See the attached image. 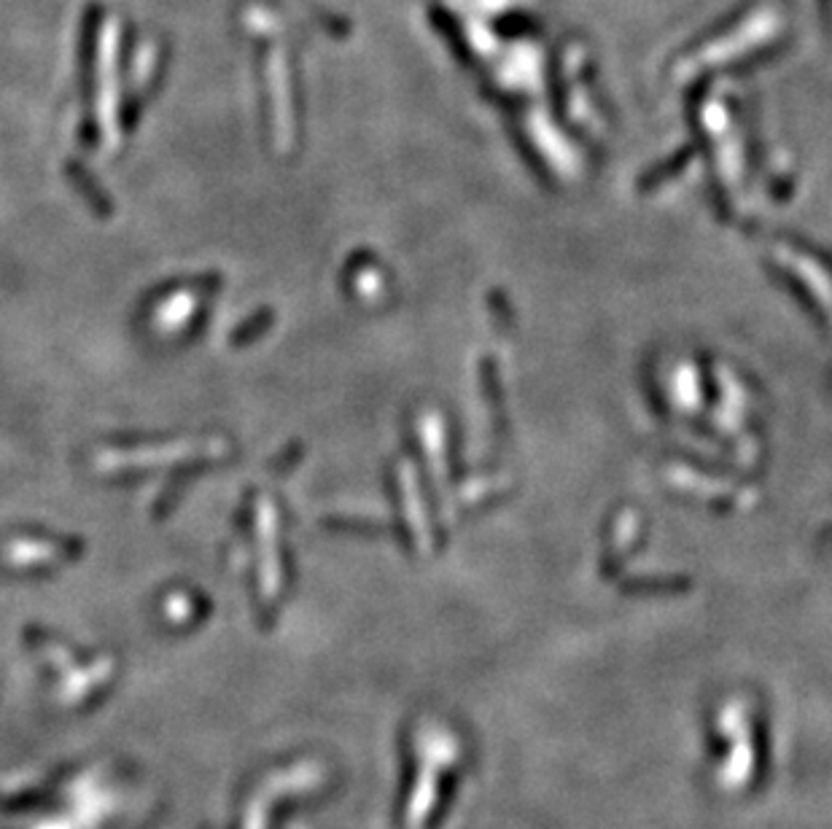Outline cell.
<instances>
[{"mask_svg": "<svg viewBox=\"0 0 832 829\" xmlns=\"http://www.w3.org/2000/svg\"><path fill=\"white\" fill-rule=\"evenodd\" d=\"M227 453V442L221 439H205V442H173L162 447H111L95 453L97 472H124V469H154V466H170L184 461H208Z\"/></svg>", "mask_w": 832, "mask_h": 829, "instance_id": "cell-1", "label": "cell"}, {"mask_svg": "<svg viewBox=\"0 0 832 829\" xmlns=\"http://www.w3.org/2000/svg\"><path fill=\"white\" fill-rule=\"evenodd\" d=\"M256 539H259V585L267 601L281 593V555H278V509L270 498L256 507Z\"/></svg>", "mask_w": 832, "mask_h": 829, "instance_id": "cell-2", "label": "cell"}, {"mask_svg": "<svg viewBox=\"0 0 832 829\" xmlns=\"http://www.w3.org/2000/svg\"><path fill=\"white\" fill-rule=\"evenodd\" d=\"M200 310V291L194 288H181L176 294H170L162 299L154 313H151V329L159 337H173V334L184 332V326L192 321Z\"/></svg>", "mask_w": 832, "mask_h": 829, "instance_id": "cell-3", "label": "cell"}, {"mask_svg": "<svg viewBox=\"0 0 832 829\" xmlns=\"http://www.w3.org/2000/svg\"><path fill=\"white\" fill-rule=\"evenodd\" d=\"M65 555L60 544L44 542V539H14L3 547L0 558L11 568H30L44 566L52 560H60Z\"/></svg>", "mask_w": 832, "mask_h": 829, "instance_id": "cell-4", "label": "cell"}]
</instances>
